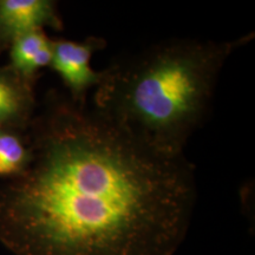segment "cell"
Instances as JSON below:
<instances>
[{
  "mask_svg": "<svg viewBox=\"0 0 255 255\" xmlns=\"http://www.w3.org/2000/svg\"><path fill=\"white\" fill-rule=\"evenodd\" d=\"M26 170L0 184L13 255H175L196 202L194 165L51 91L25 132Z\"/></svg>",
  "mask_w": 255,
  "mask_h": 255,
  "instance_id": "6da1fadb",
  "label": "cell"
},
{
  "mask_svg": "<svg viewBox=\"0 0 255 255\" xmlns=\"http://www.w3.org/2000/svg\"><path fill=\"white\" fill-rule=\"evenodd\" d=\"M253 37L176 38L117 60L103 70L94 108L159 150L184 154L206 117L226 60Z\"/></svg>",
  "mask_w": 255,
  "mask_h": 255,
  "instance_id": "7a4b0ae2",
  "label": "cell"
},
{
  "mask_svg": "<svg viewBox=\"0 0 255 255\" xmlns=\"http://www.w3.org/2000/svg\"><path fill=\"white\" fill-rule=\"evenodd\" d=\"M107 41L100 37H88L84 40L52 39V59L50 68L62 79L68 96L75 103H87L88 91L97 88L103 78V71L91 68V58L103 50Z\"/></svg>",
  "mask_w": 255,
  "mask_h": 255,
  "instance_id": "3957f363",
  "label": "cell"
},
{
  "mask_svg": "<svg viewBox=\"0 0 255 255\" xmlns=\"http://www.w3.org/2000/svg\"><path fill=\"white\" fill-rule=\"evenodd\" d=\"M50 27L64 28L58 5L51 0H0V47L23 34Z\"/></svg>",
  "mask_w": 255,
  "mask_h": 255,
  "instance_id": "277c9868",
  "label": "cell"
},
{
  "mask_svg": "<svg viewBox=\"0 0 255 255\" xmlns=\"http://www.w3.org/2000/svg\"><path fill=\"white\" fill-rule=\"evenodd\" d=\"M33 83L9 66H0V130L25 133L36 115Z\"/></svg>",
  "mask_w": 255,
  "mask_h": 255,
  "instance_id": "5b68a950",
  "label": "cell"
},
{
  "mask_svg": "<svg viewBox=\"0 0 255 255\" xmlns=\"http://www.w3.org/2000/svg\"><path fill=\"white\" fill-rule=\"evenodd\" d=\"M52 59V39L44 30L23 34L9 45V68L26 81L33 83L38 72L50 66Z\"/></svg>",
  "mask_w": 255,
  "mask_h": 255,
  "instance_id": "8992f818",
  "label": "cell"
},
{
  "mask_svg": "<svg viewBox=\"0 0 255 255\" xmlns=\"http://www.w3.org/2000/svg\"><path fill=\"white\" fill-rule=\"evenodd\" d=\"M32 158L26 135L11 130H0V180L20 176Z\"/></svg>",
  "mask_w": 255,
  "mask_h": 255,
  "instance_id": "52a82bcc",
  "label": "cell"
}]
</instances>
